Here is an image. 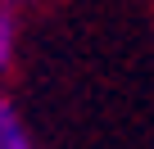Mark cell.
Masks as SVG:
<instances>
[{
	"label": "cell",
	"mask_w": 154,
	"mask_h": 149,
	"mask_svg": "<svg viewBox=\"0 0 154 149\" xmlns=\"http://www.w3.org/2000/svg\"><path fill=\"white\" fill-rule=\"evenodd\" d=\"M0 149H36L27 136V122L18 118V109L0 95Z\"/></svg>",
	"instance_id": "1"
},
{
	"label": "cell",
	"mask_w": 154,
	"mask_h": 149,
	"mask_svg": "<svg viewBox=\"0 0 154 149\" xmlns=\"http://www.w3.org/2000/svg\"><path fill=\"white\" fill-rule=\"evenodd\" d=\"M18 50V14H14V0H0V72L14 63Z\"/></svg>",
	"instance_id": "2"
}]
</instances>
